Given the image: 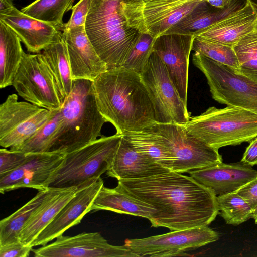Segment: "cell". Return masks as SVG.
I'll use <instances>...</instances> for the list:
<instances>
[{
  "label": "cell",
  "instance_id": "f1b7e54d",
  "mask_svg": "<svg viewBox=\"0 0 257 257\" xmlns=\"http://www.w3.org/2000/svg\"><path fill=\"white\" fill-rule=\"evenodd\" d=\"M75 0H35L21 9L24 14L49 23L62 31L65 13L72 10Z\"/></svg>",
  "mask_w": 257,
  "mask_h": 257
},
{
  "label": "cell",
  "instance_id": "4fadbf2b",
  "mask_svg": "<svg viewBox=\"0 0 257 257\" xmlns=\"http://www.w3.org/2000/svg\"><path fill=\"white\" fill-rule=\"evenodd\" d=\"M32 251L36 257H137L124 244H110L98 232L62 235L54 242Z\"/></svg>",
  "mask_w": 257,
  "mask_h": 257
},
{
  "label": "cell",
  "instance_id": "60d3db41",
  "mask_svg": "<svg viewBox=\"0 0 257 257\" xmlns=\"http://www.w3.org/2000/svg\"><path fill=\"white\" fill-rule=\"evenodd\" d=\"M212 7L223 9L229 5L233 0H202Z\"/></svg>",
  "mask_w": 257,
  "mask_h": 257
},
{
  "label": "cell",
  "instance_id": "7402d4cb",
  "mask_svg": "<svg viewBox=\"0 0 257 257\" xmlns=\"http://www.w3.org/2000/svg\"><path fill=\"white\" fill-rule=\"evenodd\" d=\"M256 21V13L246 2L242 8L194 35L233 47L252 29Z\"/></svg>",
  "mask_w": 257,
  "mask_h": 257
},
{
  "label": "cell",
  "instance_id": "836d02e7",
  "mask_svg": "<svg viewBox=\"0 0 257 257\" xmlns=\"http://www.w3.org/2000/svg\"><path fill=\"white\" fill-rule=\"evenodd\" d=\"M60 109L28 139L10 149L25 153L48 152L62 121Z\"/></svg>",
  "mask_w": 257,
  "mask_h": 257
},
{
  "label": "cell",
  "instance_id": "f546056e",
  "mask_svg": "<svg viewBox=\"0 0 257 257\" xmlns=\"http://www.w3.org/2000/svg\"><path fill=\"white\" fill-rule=\"evenodd\" d=\"M202 1H203L186 0L144 25L138 29V31L148 33L155 38L164 34L191 12Z\"/></svg>",
  "mask_w": 257,
  "mask_h": 257
},
{
  "label": "cell",
  "instance_id": "7a4b0ae2",
  "mask_svg": "<svg viewBox=\"0 0 257 257\" xmlns=\"http://www.w3.org/2000/svg\"><path fill=\"white\" fill-rule=\"evenodd\" d=\"M98 110L116 133L142 131L158 123L141 75L123 67L107 70L93 81Z\"/></svg>",
  "mask_w": 257,
  "mask_h": 257
},
{
  "label": "cell",
  "instance_id": "d6986e66",
  "mask_svg": "<svg viewBox=\"0 0 257 257\" xmlns=\"http://www.w3.org/2000/svg\"><path fill=\"white\" fill-rule=\"evenodd\" d=\"M0 21L14 31L28 51L33 53L41 52L62 33L52 25L24 14L15 6L0 12Z\"/></svg>",
  "mask_w": 257,
  "mask_h": 257
},
{
  "label": "cell",
  "instance_id": "e0dca14e",
  "mask_svg": "<svg viewBox=\"0 0 257 257\" xmlns=\"http://www.w3.org/2000/svg\"><path fill=\"white\" fill-rule=\"evenodd\" d=\"M62 36L66 44L73 80L93 82L107 70L88 38L85 26L63 31Z\"/></svg>",
  "mask_w": 257,
  "mask_h": 257
},
{
  "label": "cell",
  "instance_id": "d590c367",
  "mask_svg": "<svg viewBox=\"0 0 257 257\" xmlns=\"http://www.w3.org/2000/svg\"><path fill=\"white\" fill-rule=\"evenodd\" d=\"M29 153L0 149V176H3L22 166L28 159Z\"/></svg>",
  "mask_w": 257,
  "mask_h": 257
},
{
  "label": "cell",
  "instance_id": "bcb514c9",
  "mask_svg": "<svg viewBox=\"0 0 257 257\" xmlns=\"http://www.w3.org/2000/svg\"><path fill=\"white\" fill-rule=\"evenodd\" d=\"M137 1H138V2H146L148 0H136Z\"/></svg>",
  "mask_w": 257,
  "mask_h": 257
},
{
  "label": "cell",
  "instance_id": "e575fe53",
  "mask_svg": "<svg viewBox=\"0 0 257 257\" xmlns=\"http://www.w3.org/2000/svg\"><path fill=\"white\" fill-rule=\"evenodd\" d=\"M156 39L148 33L140 32L138 40L122 67L141 75L153 52Z\"/></svg>",
  "mask_w": 257,
  "mask_h": 257
},
{
  "label": "cell",
  "instance_id": "6da1fadb",
  "mask_svg": "<svg viewBox=\"0 0 257 257\" xmlns=\"http://www.w3.org/2000/svg\"><path fill=\"white\" fill-rule=\"evenodd\" d=\"M117 186L156 210L152 227L171 231L208 226L219 214L217 196L192 177L174 171L118 180Z\"/></svg>",
  "mask_w": 257,
  "mask_h": 257
},
{
  "label": "cell",
  "instance_id": "8fae6325",
  "mask_svg": "<svg viewBox=\"0 0 257 257\" xmlns=\"http://www.w3.org/2000/svg\"><path fill=\"white\" fill-rule=\"evenodd\" d=\"M219 238L216 231L208 226L195 227L151 236L126 239L124 245L139 256H175L194 250Z\"/></svg>",
  "mask_w": 257,
  "mask_h": 257
},
{
  "label": "cell",
  "instance_id": "d4e9b609",
  "mask_svg": "<svg viewBox=\"0 0 257 257\" xmlns=\"http://www.w3.org/2000/svg\"><path fill=\"white\" fill-rule=\"evenodd\" d=\"M39 53L53 77L64 103L72 91L74 80L66 44L62 34Z\"/></svg>",
  "mask_w": 257,
  "mask_h": 257
},
{
  "label": "cell",
  "instance_id": "5bb4252c",
  "mask_svg": "<svg viewBox=\"0 0 257 257\" xmlns=\"http://www.w3.org/2000/svg\"><path fill=\"white\" fill-rule=\"evenodd\" d=\"M194 35L164 34L156 38L153 51L163 62L179 95L187 105L189 60Z\"/></svg>",
  "mask_w": 257,
  "mask_h": 257
},
{
  "label": "cell",
  "instance_id": "ee69618b",
  "mask_svg": "<svg viewBox=\"0 0 257 257\" xmlns=\"http://www.w3.org/2000/svg\"><path fill=\"white\" fill-rule=\"evenodd\" d=\"M180 0H148L144 2H150V3H160V2H176Z\"/></svg>",
  "mask_w": 257,
  "mask_h": 257
},
{
  "label": "cell",
  "instance_id": "ab89813d",
  "mask_svg": "<svg viewBox=\"0 0 257 257\" xmlns=\"http://www.w3.org/2000/svg\"><path fill=\"white\" fill-rule=\"evenodd\" d=\"M241 161L251 167L257 165V137L250 141Z\"/></svg>",
  "mask_w": 257,
  "mask_h": 257
},
{
  "label": "cell",
  "instance_id": "ba28073f",
  "mask_svg": "<svg viewBox=\"0 0 257 257\" xmlns=\"http://www.w3.org/2000/svg\"><path fill=\"white\" fill-rule=\"evenodd\" d=\"M150 127L172 152L174 160L172 171L188 172L222 162L218 150L190 135L184 124L156 123Z\"/></svg>",
  "mask_w": 257,
  "mask_h": 257
},
{
  "label": "cell",
  "instance_id": "cb8c5ba5",
  "mask_svg": "<svg viewBox=\"0 0 257 257\" xmlns=\"http://www.w3.org/2000/svg\"><path fill=\"white\" fill-rule=\"evenodd\" d=\"M246 3V0H233L227 7L219 9L213 7L211 8L210 5L203 1L165 34L194 35L196 32L210 26L242 8Z\"/></svg>",
  "mask_w": 257,
  "mask_h": 257
},
{
  "label": "cell",
  "instance_id": "ac0fdd59",
  "mask_svg": "<svg viewBox=\"0 0 257 257\" xmlns=\"http://www.w3.org/2000/svg\"><path fill=\"white\" fill-rule=\"evenodd\" d=\"M197 182L216 195L233 192L257 176V171L241 161L216 164L188 172Z\"/></svg>",
  "mask_w": 257,
  "mask_h": 257
},
{
  "label": "cell",
  "instance_id": "7c38bea8",
  "mask_svg": "<svg viewBox=\"0 0 257 257\" xmlns=\"http://www.w3.org/2000/svg\"><path fill=\"white\" fill-rule=\"evenodd\" d=\"M141 75L155 105L158 123H186L190 117L187 105L179 95L163 62L154 51Z\"/></svg>",
  "mask_w": 257,
  "mask_h": 257
},
{
  "label": "cell",
  "instance_id": "52a82bcc",
  "mask_svg": "<svg viewBox=\"0 0 257 257\" xmlns=\"http://www.w3.org/2000/svg\"><path fill=\"white\" fill-rule=\"evenodd\" d=\"M192 61L206 77L214 100L257 114L256 81L199 53Z\"/></svg>",
  "mask_w": 257,
  "mask_h": 257
},
{
  "label": "cell",
  "instance_id": "1f68e13d",
  "mask_svg": "<svg viewBox=\"0 0 257 257\" xmlns=\"http://www.w3.org/2000/svg\"><path fill=\"white\" fill-rule=\"evenodd\" d=\"M219 214L228 224L238 225L252 217L253 209L236 192L217 196Z\"/></svg>",
  "mask_w": 257,
  "mask_h": 257
},
{
  "label": "cell",
  "instance_id": "2e32d148",
  "mask_svg": "<svg viewBox=\"0 0 257 257\" xmlns=\"http://www.w3.org/2000/svg\"><path fill=\"white\" fill-rule=\"evenodd\" d=\"M29 153L28 159L22 166L0 176L2 194L20 188L45 189L44 184L65 155L53 152Z\"/></svg>",
  "mask_w": 257,
  "mask_h": 257
},
{
  "label": "cell",
  "instance_id": "8992f818",
  "mask_svg": "<svg viewBox=\"0 0 257 257\" xmlns=\"http://www.w3.org/2000/svg\"><path fill=\"white\" fill-rule=\"evenodd\" d=\"M184 126L190 135L218 150L250 142L257 137V114L236 106H212L190 117Z\"/></svg>",
  "mask_w": 257,
  "mask_h": 257
},
{
  "label": "cell",
  "instance_id": "74e56055",
  "mask_svg": "<svg viewBox=\"0 0 257 257\" xmlns=\"http://www.w3.org/2000/svg\"><path fill=\"white\" fill-rule=\"evenodd\" d=\"M33 247L20 241L0 245L1 257H27Z\"/></svg>",
  "mask_w": 257,
  "mask_h": 257
},
{
  "label": "cell",
  "instance_id": "4dcf8cb0",
  "mask_svg": "<svg viewBox=\"0 0 257 257\" xmlns=\"http://www.w3.org/2000/svg\"><path fill=\"white\" fill-rule=\"evenodd\" d=\"M192 50L239 72V63L232 46L194 35Z\"/></svg>",
  "mask_w": 257,
  "mask_h": 257
},
{
  "label": "cell",
  "instance_id": "5b68a950",
  "mask_svg": "<svg viewBox=\"0 0 257 257\" xmlns=\"http://www.w3.org/2000/svg\"><path fill=\"white\" fill-rule=\"evenodd\" d=\"M122 135L101 136L84 147L65 154L44 185L47 188L85 187L110 168Z\"/></svg>",
  "mask_w": 257,
  "mask_h": 257
},
{
  "label": "cell",
  "instance_id": "44dd1931",
  "mask_svg": "<svg viewBox=\"0 0 257 257\" xmlns=\"http://www.w3.org/2000/svg\"><path fill=\"white\" fill-rule=\"evenodd\" d=\"M85 187L52 188L21 231L20 241L31 246L39 234L52 221L64 205L79 190Z\"/></svg>",
  "mask_w": 257,
  "mask_h": 257
},
{
  "label": "cell",
  "instance_id": "f6af8a7d",
  "mask_svg": "<svg viewBox=\"0 0 257 257\" xmlns=\"http://www.w3.org/2000/svg\"><path fill=\"white\" fill-rule=\"evenodd\" d=\"M252 218L254 219L255 223L257 224V208L253 210Z\"/></svg>",
  "mask_w": 257,
  "mask_h": 257
},
{
  "label": "cell",
  "instance_id": "7bdbcfd3",
  "mask_svg": "<svg viewBox=\"0 0 257 257\" xmlns=\"http://www.w3.org/2000/svg\"><path fill=\"white\" fill-rule=\"evenodd\" d=\"M246 2L251 6L257 15V0H246Z\"/></svg>",
  "mask_w": 257,
  "mask_h": 257
},
{
  "label": "cell",
  "instance_id": "ffe728a7",
  "mask_svg": "<svg viewBox=\"0 0 257 257\" xmlns=\"http://www.w3.org/2000/svg\"><path fill=\"white\" fill-rule=\"evenodd\" d=\"M171 171L137 151L122 136L107 175L117 180L151 177Z\"/></svg>",
  "mask_w": 257,
  "mask_h": 257
},
{
  "label": "cell",
  "instance_id": "3957f363",
  "mask_svg": "<svg viewBox=\"0 0 257 257\" xmlns=\"http://www.w3.org/2000/svg\"><path fill=\"white\" fill-rule=\"evenodd\" d=\"M60 112L62 121L48 152L66 154L101 137L106 121L98 110L92 81L74 80Z\"/></svg>",
  "mask_w": 257,
  "mask_h": 257
},
{
  "label": "cell",
  "instance_id": "d6a6232c",
  "mask_svg": "<svg viewBox=\"0 0 257 257\" xmlns=\"http://www.w3.org/2000/svg\"><path fill=\"white\" fill-rule=\"evenodd\" d=\"M233 48L239 63V72L257 82V21Z\"/></svg>",
  "mask_w": 257,
  "mask_h": 257
},
{
  "label": "cell",
  "instance_id": "30bf717a",
  "mask_svg": "<svg viewBox=\"0 0 257 257\" xmlns=\"http://www.w3.org/2000/svg\"><path fill=\"white\" fill-rule=\"evenodd\" d=\"M9 95L0 105V145L4 148L20 145L31 137L57 111Z\"/></svg>",
  "mask_w": 257,
  "mask_h": 257
},
{
  "label": "cell",
  "instance_id": "277c9868",
  "mask_svg": "<svg viewBox=\"0 0 257 257\" xmlns=\"http://www.w3.org/2000/svg\"><path fill=\"white\" fill-rule=\"evenodd\" d=\"M126 0H91L85 28L107 70L122 67L140 32L128 24L123 10Z\"/></svg>",
  "mask_w": 257,
  "mask_h": 257
},
{
  "label": "cell",
  "instance_id": "9c48e42d",
  "mask_svg": "<svg viewBox=\"0 0 257 257\" xmlns=\"http://www.w3.org/2000/svg\"><path fill=\"white\" fill-rule=\"evenodd\" d=\"M12 85L26 101L51 111L60 110L63 102L53 77L40 53L24 51Z\"/></svg>",
  "mask_w": 257,
  "mask_h": 257
},
{
  "label": "cell",
  "instance_id": "603a6c76",
  "mask_svg": "<svg viewBox=\"0 0 257 257\" xmlns=\"http://www.w3.org/2000/svg\"><path fill=\"white\" fill-rule=\"evenodd\" d=\"M92 210H108L148 220L157 211L153 207L131 196L117 185L114 188L103 185L93 203Z\"/></svg>",
  "mask_w": 257,
  "mask_h": 257
},
{
  "label": "cell",
  "instance_id": "f35d334b",
  "mask_svg": "<svg viewBox=\"0 0 257 257\" xmlns=\"http://www.w3.org/2000/svg\"><path fill=\"white\" fill-rule=\"evenodd\" d=\"M249 204L253 210L257 208V176L235 191Z\"/></svg>",
  "mask_w": 257,
  "mask_h": 257
},
{
  "label": "cell",
  "instance_id": "83f0119b",
  "mask_svg": "<svg viewBox=\"0 0 257 257\" xmlns=\"http://www.w3.org/2000/svg\"><path fill=\"white\" fill-rule=\"evenodd\" d=\"M52 188L39 190L25 205L0 221V245L20 241V233L28 220L50 193Z\"/></svg>",
  "mask_w": 257,
  "mask_h": 257
},
{
  "label": "cell",
  "instance_id": "484cf974",
  "mask_svg": "<svg viewBox=\"0 0 257 257\" xmlns=\"http://www.w3.org/2000/svg\"><path fill=\"white\" fill-rule=\"evenodd\" d=\"M14 31L0 21V88L12 85L24 51Z\"/></svg>",
  "mask_w": 257,
  "mask_h": 257
},
{
  "label": "cell",
  "instance_id": "8d00e7d4",
  "mask_svg": "<svg viewBox=\"0 0 257 257\" xmlns=\"http://www.w3.org/2000/svg\"><path fill=\"white\" fill-rule=\"evenodd\" d=\"M90 5L91 0H79L73 6L71 17L68 22L64 23L62 31L85 26Z\"/></svg>",
  "mask_w": 257,
  "mask_h": 257
},
{
  "label": "cell",
  "instance_id": "b9f144b4",
  "mask_svg": "<svg viewBox=\"0 0 257 257\" xmlns=\"http://www.w3.org/2000/svg\"><path fill=\"white\" fill-rule=\"evenodd\" d=\"M14 0H0V12L8 10L14 7Z\"/></svg>",
  "mask_w": 257,
  "mask_h": 257
},
{
  "label": "cell",
  "instance_id": "9a60e30c",
  "mask_svg": "<svg viewBox=\"0 0 257 257\" xmlns=\"http://www.w3.org/2000/svg\"><path fill=\"white\" fill-rule=\"evenodd\" d=\"M103 185L104 182L100 177L91 184L79 190L39 234L31 246L46 245L62 235L71 227L80 223L84 216L91 211L93 203Z\"/></svg>",
  "mask_w": 257,
  "mask_h": 257
},
{
  "label": "cell",
  "instance_id": "4316f807",
  "mask_svg": "<svg viewBox=\"0 0 257 257\" xmlns=\"http://www.w3.org/2000/svg\"><path fill=\"white\" fill-rule=\"evenodd\" d=\"M122 136L138 152L172 171L174 155L162 138L150 127L140 132H125Z\"/></svg>",
  "mask_w": 257,
  "mask_h": 257
}]
</instances>
